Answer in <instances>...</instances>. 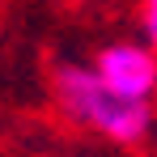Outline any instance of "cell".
<instances>
[{
    "mask_svg": "<svg viewBox=\"0 0 157 157\" xmlns=\"http://www.w3.org/2000/svg\"><path fill=\"white\" fill-rule=\"evenodd\" d=\"M94 72L132 102H153L157 98V51L140 38H119L106 43L94 55Z\"/></svg>",
    "mask_w": 157,
    "mask_h": 157,
    "instance_id": "obj_2",
    "label": "cell"
},
{
    "mask_svg": "<svg viewBox=\"0 0 157 157\" xmlns=\"http://www.w3.org/2000/svg\"><path fill=\"white\" fill-rule=\"evenodd\" d=\"M51 89L59 110L72 123L98 132L115 144H140L153 128V102H132L123 94H115L94 72V64H59Z\"/></svg>",
    "mask_w": 157,
    "mask_h": 157,
    "instance_id": "obj_1",
    "label": "cell"
},
{
    "mask_svg": "<svg viewBox=\"0 0 157 157\" xmlns=\"http://www.w3.org/2000/svg\"><path fill=\"white\" fill-rule=\"evenodd\" d=\"M140 34L157 51V0H140Z\"/></svg>",
    "mask_w": 157,
    "mask_h": 157,
    "instance_id": "obj_3",
    "label": "cell"
}]
</instances>
